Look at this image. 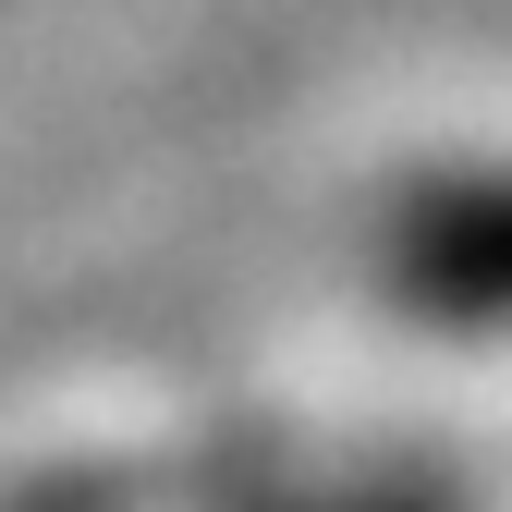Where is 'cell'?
<instances>
[{
    "mask_svg": "<svg viewBox=\"0 0 512 512\" xmlns=\"http://www.w3.org/2000/svg\"><path fill=\"white\" fill-rule=\"evenodd\" d=\"M391 281L427 317H452V330L512 317V183H439V196H415L403 232H391Z\"/></svg>",
    "mask_w": 512,
    "mask_h": 512,
    "instance_id": "1",
    "label": "cell"
}]
</instances>
